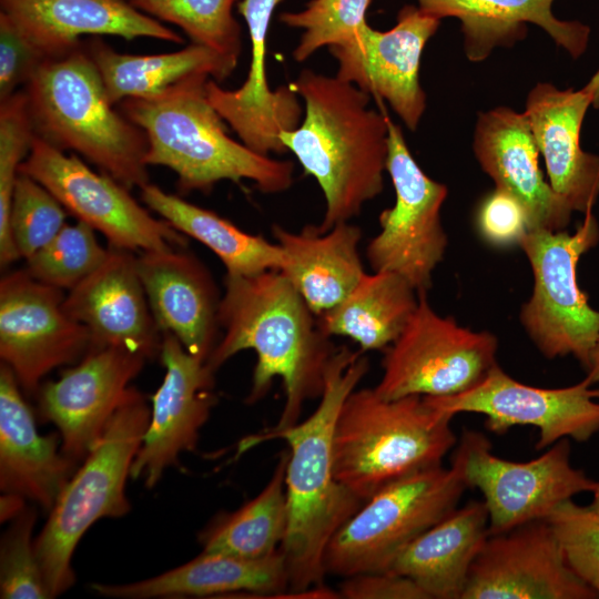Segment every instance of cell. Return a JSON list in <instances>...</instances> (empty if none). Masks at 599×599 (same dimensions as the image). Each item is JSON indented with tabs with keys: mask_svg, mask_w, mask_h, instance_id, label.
<instances>
[{
	"mask_svg": "<svg viewBox=\"0 0 599 599\" xmlns=\"http://www.w3.org/2000/svg\"><path fill=\"white\" fill-rule=\"evenodd\" d=\"M586 379L591 385L599 383V339L592 351L590 365L587 368Z\"/></svg>",
	"mask_w": 599,
	"mask_h": 599,
	"instance_id": "bcb514c9",
	"label": "cell"
},
{
	"mask_svg": "<svg viewBox=\"0 0 599 599\" xmlns=\"http://www.w3.org/2000/svg\"><path fill=\"white\" fill-rule=\"evenodd\" d=\"M108 255L95 231L78 221L65 224L41 250L27 258V272L39 282L70 291L94 272Z\"/></svg>",
	"mask_w": 599,
	"mask_h": 599,
	"instance_id": "8d00e7d4",
	"label": "cell"
},
{
	"mask_svg": "<svg viewBox=\"0 0 599 599\" xmlns=\"http://www.w3.org/2000/svg\"><path fill=\"white\" fill-rule=\"evenodd\" d=\"M282 1L237 2L251 41L247 78L236 90L223 89L212 78L206 82V94L216 112L242 143L263 155L286 152L281 133L296 129L303 120L298 95L291 84L272 90L266 78L267 32L272 16Z\"/></svg>",
	"mask_w": 599,
	"mask_h": 599,
	"instance_id": "ffe728a7",
	"label": "cell"
},
{
	"mask_svg": "<svg viewBox=\"0 0 599 599\" xmlns=\"http://www.w3.org/2000/svg\"><path fill=\"white\" fill-rule=\"evenodd\" d=\"M68 214L47 187L20 173L10 211V232L19 256L27 260L47 245L65 225Z\"/></svg>",
	"mask_w": 599,
	"mask_h": 599,
	"instance_id": "f35d334b",
	"label": "cell"
},
{
	"mask_svg": "<svg viewBox=\"0 0 599 599\" xmlns=\"http://www.w3.org/2000/svg\"><path fill=\"white\" fill-rule=\"evenodd\" d=\"M23 90L35 135L78 153L128 189L150 182L146 135L114 109L84 42L45 59Z\"/></svg>",
	"mask_w": 599,
	"mask_h": 599,
	"instance_id": "5b68a950",
	"label": "cell"
},
{
	"mask_svg": "<svg viewBox=\"0 0 599 599\" xmlns=\"http://www.w3.org/2000/svg\"><path fill=\"white\" fill-rule=\"evenodd\" d=\"M338 595L345 599H429L412 579L390 570L346 577Z\"/></svg>",
	"mask_w": 599,
	"mask_h": 599,
	"instance_id": "ee69618b",
	"label": "cell"
},
{
	"mask_svg": "<svg viewBox=\"0 0 599 599\" xmlns=\"http://www.w3.org/2000/svg\"><path fill=\"white\" fill-rule=\"evenodd\" d=\"M466 489L453 465L424 469L385 486L329 541L326 575L346 578L389 570L410 542L457 508Z\"/></svg>",
	"mask_w": 599,
	"mask_h": 599,
	"instance_id": "ba28073f",
	"label": "cell"
},
{
	"mask_svg": "<svg viewBox=\"0 0 599 599\" xmlns=\"http://www.w3.org/2000/svg\"><path fill=\"white\" fill-rule=\"evenodd\" d=\"M19 171L47 187L69 214L101 233L109 246L135 252L187 245V236L150 214L130 189L38 135Z\"/></svg>",
	"mask_w": 599,
	"mask_h": 599,
	"instance_id": "7c38bea8",
	"label": "cell"
},
{
	"mask_svg": "<svg viewBox=\"0 0 599 599\" xmlns=\"http://www.w3.org/2000/svg\"><path fill=\"white\" fill-rule=\"evenodd\" d=\"M369 368L363 351L337 347L332 356L317 408L301 423L245 438L240 451L281 438L290 447L285 473L288 525L281 546L288 592L298 598H324L325 550L363 500L334 475L333 434L338 412Z\"/></svg>",
	"mask_w": 599,
	"mask_h": 599,
	"instance_id": "6da1fadb",
	"label": "cell"
},
{
	"mask_svg": "<svg viewBox=\"0 0 599 599\" xmlns=\"http://www.w3.org/2000/svg\"><path fill=\"white\" fill-rule=\"evenodd\" d=\"M0 9L45 58L73 50L82 35L184 42L180 33L129 0H0Z\"/></svg>",
	"mask_w": 599,
	"mask_h": 599,
	"instance_id": "cb8c5ba5",
	"label": "cell"
},
{
	"mask_svg": "<svg viewBox=\"0 0 599 599\" xmlns=\"http://www.w3.org/2000/svg\"><path fill=\"white\" fill-rule=\"evenodd\" d=\"M143 203L187 237L210 248L227 274L256 275L280 270L282 251L261 235L250 234L217 213L148 183L140 189Z\"/></svg>",
	"mask_w": 599,
	"mask_h": 599,
	"instance_id": "d6a6232c",
	"label": "cell"
},
{
	"mask_svg": "<svg viewBox=\"0 0 599 599\" xmlns=\"http://www.w3.org/2000/svg\"><path fill=\"white\" fill-rule=\"evenodd\" d=\"M477 223L484 238L497 246L518 244L529 231L527 214L520 202L497 187L481 202Z\"/></svg>",
	"mask_w": 599,
	"mask_h": 599,
	"instance_id": "7bdbcfd3",
	"label": "cell"
},
{
	"mask_svg": "<svg viewBox=\"0 0 599 599\" xmlns=\"http://www.w3.org/2000/svg\"><path fill=\"white\" fill-rule=\"evenodd\" d=\"M35 133L23 89L0 101V263L7 266L19 253L10 232L12 196L20 165L31 149Z\"/></svg>",
	"mask_w": 599,
	"mask_h": 599,
	"instance_id": "d590c367",
	"label": "cell"
},
{
	"mask_svg": "<svg viewBox=\"0 0 599 599\" xmlns=\"http://www.w3.org/2000/svg\"><path fill=\"white\" fill-rule=\"evenodd\" d=\"M84 45L114 105L159 94L196 73H206L220 83L235 70L215 52L194 43L159 54L121 53L99 37Z\"/></svg>",
	"mask_w": 599,
	"mask_h": 599,
	"instance_id": "4dcf8cb0",
	"label": "cell"
},
{
	"mask_svg": "<svg viewBox=\"0 0 599 599\" xmlns=\"http://www.w3.org/2000/svg\"><path fill=\"white\" fill-rule=\"evenodd\" d=\"M223 284L221 335L206 363L216 372L235 354L253 349L257 359L246 402L263 398L280 377L285 403L272 428L295 425L304 403L321 397L325 372L337 347L280 270L250 276L226 273Z\"/></svg>",
	"mask_w": 599,
	"mask_h": 599,
	"instance_id": "7a4b0ae2",
	"label": "cell"
},
{
	"mask_svg": "<svg viewBox=\"0 0 599 599\" xmlns=\"http://www.w3.org/2000/svg\"><path fill=\"white\" fill-rule=\"evenodd\" d=\"M37 510L26 507L11 520L0 542V597L2 599L52 598L39 564L32 531Z\"/></svg>",
	"mask_w": 599,
	"mask_h": 599,
	"instance_id": "ab89813d",
	"label": "cell"
},
{
	"mask_svg": "<svg viewBox=\"0 0 599 599\" xmlns=\"http://www.w3.org/2000/svg\"><path fill=\"white\" fill-rule=\"evenodd\" d=\"M145 361L121 347L93 346L58 380L39 388V414L58 427L64 455L75 461L87 457Z\"/></svg>",
	"mask_w": 599,
	"mask_h": 599,
	"instance_id": "d6986e66",
	"label": "cell"
},
{
	"mask_svg": "<svg viewBox=\"0 0 599 599\" xmlns=\"http://www.w3.org/2000/svg\"><path fill=\"white\" fill-rule=\"evenodd\" d=\"M417 304L418 294L404 277L379 271L365 273L341 303L316 317L329 337H348L363 352L385 351L399 336Z\"/></svg>",
	"mask_w": 599,
	"mask_h": 599,
	"instance_id": "1f68e13d",
	"label": "cell"
},
{
	"mask_svg": "<svg viewBox=\"0 0 599 599\" xmlns=\"http://www.w3.org/2000/svg\"><path fill=\"white\" fill-rule=\"evenodd\" d=\"M386 171L395 190V204L378 217L380 232L366 247L374 272L387 271L404 277L426 294L432 276L447 247L440 209L447 187L428 177L413 158L400 128L387 116Z\"/></svg>",
	"mask_w": 599,
	"mask_h": 599,
	"instance_id": "4fadbf2b",
	"label": "cell"
},
{
	"mask_svg": "<svg viewBox=\"0 0 599 599\" xmlns=\"http://www.w3.org/2000/svg\"><path fill=\"white\" fill-rule=\"evenodd\" d=\"M497 337L443 317L426 294L399 336L385 349L383 375L374 389L386 399L410 395L443 397L464 393L497 364Z\"/></svg>",
	"mask_w": 599,
	"mask_h": 599,
	"instance_id": "8fae6325",
	"label": "cell"
},
{
	"mask_svg": "<svg viewBox=\"0 0 599 599\" xmlns=\"http://www.w3.org/2000/svg\"><path fill=\"white\" fill-rule=\"evenodd\" d=\"M210 78L196 73L159 94L120 103L121 112L146 135V164L172 170L184 194L209 193L223 180H248L268 194L290 189L291 161L260 154L227 134L206 94Z\"/></svg>",
	"mask_w": 599,
	"mask_h": 599,
	"instance_id": "277c9868",
	"label": "cell"
},
{
	"mask_svg": "<svg viewBox=\"0 0 599 599\" xmlns=\"http://www.w3.org/2000/svg\"><path fill=\"white\" fill-rule=\"evenodd\" d=\"M97 595L116 599L204 597L246 592L260 597H283L288 575L281 549L251 559L201 552L192 560L161 575L123 585L92 583Z\"/></svg>",
	"mask_w": 599,
	"mask_h": 599,
	"instance_id": "4316f807",
	"label": "cell"
},
{
	"mask_svg": "<svg viewBox=\"0 0 599 599\" xmlns=\"http://www.w3.org/2000/svg\"><path fill=\"white\" fill-rule=\"evenodd\" d=\"M567 562L546 519L488 535L461 599H597Z\"/></svg>",
	"mask_w": 599,
	"mask_h": 599,
	"instance_id": "e0dca14e",
	"label": "cell"
},
{
	"mask_svg": "<svg viewBox=\"0 0 599 599\" xmlns=\"http://www.w3.org/2000/svg\"><path fill=\"white\" fill-rule=\"evenodd\" d=\"M287 460L288 451L284 450L271 479L256 497L235 511L217 515L201 530L202 552L258 559L281 548L288 525Z\"/></svg>",
	"mask_w": 599,
	"mask_h": 599,
	"instance_id": "836d02e7",
	"label": "cell"
},
{
	"mask_svg": "<svg viewBox=\"0 0 599 599\" xmlns=\"http://www.w3.org/2000/svg\"><path fill=\"white\" fill-rule=\"evenodd\" d=\"M598 241L597 219L588 212L573 234L530 230L518 243L534 275L532 294L520 311L522 327L544 356L571 355L586 370L599 339V311L580 290L577 266Z\"/></svg>",
	"mask_w": 599,
	"mask_h": 599,
	"instance_id": "9c48e42d",
	"label": "cell"
},
{
	"mask_svg": "<svg viewBox=\"0 0 599 599\" xmlns=\"http://www.w3.org/2000/svg\"><path fill=\"white\" fill-rule=\"evenodd\" d=\"M369 4L370 0H311L301 11L282 12V23L302 30L294 60L303 62L318 49L349 39L366 23Z\"/></svg>",
	"mask_w": 599,
	"mask_h": 599,
	"instance_id": "74e56055",
	"label": "cell"
},
{
	"mask_svg": "<svg viewBox=\"0 0 599 599\" xmlns=\"http://www.w3.org/2000/svg\"><path fill=\"white\" fill-rule=\"evenodd\" d=\"M582 90L589 95L591 105L599 109V69L595 72Z\"/></svg>",
	"mask_w": 599,
	"mask_h": 599,
	"instance_id": "7dc6e473",
	"label": "cell"
},
{
	"mask_svg": "<svg viewBox=\"0 0 599 599\" xmlns=\"http://www.w3.org/2000/svg\"><path fill=\"white\" fill-rule=\"evenodd\" d=\"M474 152L495 187L516 197L530 230L562 231L573 212L545 181L539 150L525 113L497 108L478 114Z\"/></svg>",
	"mask_w": 599,
	"mask_h": 599,
	"instance_id": "603a6c76",
	"label": "cell"
},
{
	"mask_svg": "<svg viewBox=\"0 0 599 599\" xmlns=\"http://www.w3.org/2000/svg\"><path fill=\"white\" fill-rule=\"evenodd\" d=\"M48 58L0 12V101L21 90Z\"/></svg>",
	"mask_w": 599,
	"mask_h": 599,
	"instance_id": "b9f144b4",
	"label": "cell"
},
{
	"mask_svg": "<svg viewBox=\"0 0 599 599\" xmlns=\"http://www.w3.org/2000/svg\"><path fill=\"white\" fill-rule=\"evenodd\" d=\"M136 270L154 319L206 361L220 335L221 294L206 266L185 247L140 251Z\"/></svg>",
	"mask_w": 599,
	"mask_h": 599,
	"instance_id": "7402d4cb",
	"label": "cell"
},
{
	"mask_svg": "<svg viewBox=\"0 0 599 599\" xmlns=\"http://www.w3.org/2000/svg\"><path fill=\"white\" fill-rule=\"evenodd\" d=\"M64 297L26 268L0 280V357L29 395L47 374L78 363L92 347L90 331L65 312Z\"/></svg>",
	"mask_w": 599,
	"mask_h": 599,
	"instance_id": "5bb4252c",
	"label": "cell"
},
{
	"mask_svg": "<svg viewBox=\"0 0 599 599\" xmlns=\"http://www.w3.org/2000/svg\"><path fill=\"white\" fill-rule=\"evenodd\" d=\"M26 499L16 494H3L0 498V519L1 522L12 520L21 514L26 506Z\"/></svg>",
	"mask_w": 599,
	"mask_h": 599,
	"instance_id": "f6af8a7d",
	"label": "cell"
},
{
	"mask_svg": "<svg viewBox=\"0 0 599 599\" xmlns=\"http://www.w3.org/2000/svg\"><path fill=\"white\" fill-rule=\"evenodd\" d=\"M453 418L425 396L386 399L374 388H355L335 422V478L365 502L400 478L441 465L457 444Z\"/></svg>",
	"mask_w": 599,
	"mask_h": 599,
	"instance_id": "8992f818",
	"label": "cell"
},
{
	"mask_svg": "<svg viewBox=\"0 0 599 599\" xmlns=\"http://www.w3.org/2000/svg\"><path fill=\"white\" fill-rule=\"evenodd\" d=\"M291 87L304 101L305 115L281 140L322 189L325 212L316 227L325 233L382 193L388 115L370 109L368 93L336 75L305 69Z\"/></svg>",
	"mask_w": 599,
	"mask_h": 599,
	"instance_id": "3957f363",
	"label": "cell"
},
{
	"mask_svg": "<svg viewBox=\"0 0 599 599\" xmlns=\"http://www.w3.org/2000/svg\"><path fill=\"white\" fill-rule=\"evenodd\" d=\"M555 0H417L435 18L461 22L464 47L470 61H483L496 47H512L527 34V23L542 28L573 59L587 49L590 29L579 21L555 17Z\"/></svg>",
	"mask_w": 599,
	"mask_h": 599,
	"instance_id": "83f0119b",
	"label": "cell"
},
{
	"mask_svg": "<svg viewBox=\"0 0 599 599\" xmlns=\"http://www.w3.org/2000/svg\"><path fill=\"white\" fill-rule=\"evenodd\" d=\"M60 434L42 436L11 368L0 365V489L50 512L77 470L62 451Z\"/></svg>",
	"mask_w": 599,
	"mask_h": 599,
	"instance_id": "d4e9b609",
	"label": "cell"
},
{
	"mask_svg": "<svg viewBox=\"0 0 599 599\" xmlns=\"http://www.w3.org/2000/svg\"><path fill=\"white\" fill-rule=\"evenodd\" d=\"M488 522L483 500L457 507L410 542L389 570L412 579L429 599H461Z\"/></svg>",
	"mask_w": 599,
	"mask_h": 599,
	"instance_id": "f546056e",
	"label": "cell"
},
{
	"mask_svg": "<svg viewBox=\"0 0 599 599\" xmlns=\"http://www.w3.org/2000/svg\"><path fill=\"white\" fill-rule=\"evenodd\" d=\"M451 465L468 488L483 494L489 517L488 535L546 519L559 504L580 493H593L599 485L571 466L568 438L558 440L535 459L518 463L494 455L484 434L465 430L456 444Z\"/></svg>",
	"mask_w": 599,
	"mask_h": 599,
	"instance_id": "30bf717a",
	"label": "cell"
},
{
	"mask_svg": "<svg viewBox=\"0 0 599 599\" xmlns=\"http://www.w3.org/2000/svg\"><path fill=\"white\" fill-rule=\"evenodd\" d=\"M140 11L180 28L191 43L215 52L234 68L242 50V27L233 16L240 0H129Z\"/></svg>",
	"mask_w": 599,
	"mask_h": 599,
	"instance_id": "e575fe53",
	"label": "cell"
},
{
	"mask_svg": "<svg viewBox=\"0 0 599 599\" xmlns=\"http://www.w3.org/2000/svg\"><path fill=\"white\" fill-rule=\"evenodd\" d=\"M160 357L165 367L161 386L151 397V417L130 470L153 488L179 455L195 448L200 429L217 402L214 370L189 353L172 334L163 333Z\"/></svg>",
	"mask_w": 599,
	"mask_h": 599,
	"instance_id": "ac0fdd59",
	"label": "cell"
},
{
	"mask_svg": "<svg viewBox=\"0 0 599 599\" xmlns=\"http://www.w3.org/2000/svg\"><path fill=\"white\" fill-rule=\"evenodd\" d=\"M439 24L440 19L412 4L398 11L396 24L387 31L364 23L349 39L328 47L338 63L336 77L386 100L415 131L426 109L420 58Z\"/></svg>",
	"mask_w": 599,
	"mask_h": 599,
	"instance_id": "2e32d148",
	"label": "cell"
},
{
	"mask_svg": "<svg viewBox=\"0 0 599 599\" xmlns=\"http://www.w3.org/2000/svg\"><path fill=\"white\" fill-rule=\"evenodd\" d=\"M592 509L599 511V485L593 491L592 502L589 505Z\"/></svg>",
	"mask_w": 599,
	"mask_h": 599,
	"instance_id": "c3c4849f",
	"label": "cell"
},
{
	"mask_svg": "<svg viewBox=\"0 0 599 599\" xmlns=\"http://www.w3.org/2000/svg\"><path fill=\"white\" fill-rule=\"evenodd\" d=\"M572 570L599 592V511L568 499L546 518Z\"/></svg>",
	"mask_w": 599,
	"mask_h": 599,
	"instance_id": "60d3db41",
	"label": "cell"
},
{
	"mask_svg": "<svg viewBox=\"0 0 599 599\" xmlns=\"http://www.w3.org/2000/svg\"><path fill=\"white\" fill-rule=\"evenodd\" d=\"M133 251L108 247L101 265L68 291L63 307L91 333L93 346L160 355L162 332L152 314Z\"/></svg>",
	"mask_w": 599,
	"mask_h": 599,
	"instance_id": "44dd1931",
	"label": "cell"
},
{
	"mask_svg": "<svg viewBox=\"0 0 599 599\" xmlns=\"http://www.w3.org/2000/svg\"><path fill=\"white\" fill-rule=\"evenodd\" d=\"M151 408L130 387L102 436L60 493L41 532L35 554L52 598L75 581L72 555L87 530L101 518L130 511L126 479L150 423Z\"/></svg>",
	"mask_w": 599,
	"mask_h": 599,
	"instance_id": "52a82bcc",
	"label": "cell"
},
{
	"mask_svg": "<svg viewBox=\"0 0 599 599\" xmlns=\"http://www.w3.org/2000/svg\"><path fill=\"white\" fill-rule=\"evenodd\" d=\"M585 378L564 388L522 384L496 364L473 388L453 396H425L433 407L453 416L483 414L486 428L502 435L514 426L538 429L537 449L562 438L587 441L599 432V388Z\"/></svg>",
	"mask_w": 599,
	"mask_h": 599,
	"instance_id": "9a60e30c",
	"label": "cell"
},
{
	"mask_svg": "<svg viewBox=\"0 0 599 599\" xmlns=\"http://www.w3.org/2000/svg\"><path fill=\"white\" fill-rule=\"evenodd\" d=\"M282 251L280 271L316 315L341 303L366 273L358 253L362 229L349 222L319 233L306 225L300 233L273 225Z\"/></svg>",
	"mask_w": 599,
	"mask_h": 599,
	"instance_id": "f1b7e54d",
	"label": "cell"
},
{
	"mask_svg": "<svg viewBox=\"0 0 599 599\" xmlns=\"http://www.w3.org/2000/svg\"><path fill=\"white\" fill-rule=\"evenodd\" d=\"M589 95L581 89L560 90L538 83L528 94L526 111L552 190L572 211H592L599 196V155L580 146V130Z\"/></svg>",
	"mask_w": 599,
	"mask_h": 599,
	"instance_id": "484cf974",
	"label": "cell"
}]
</instances>
